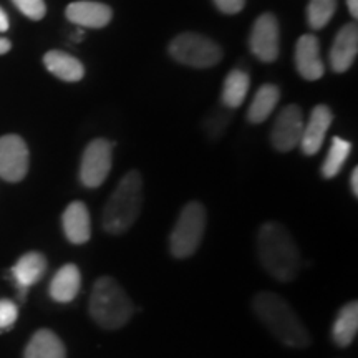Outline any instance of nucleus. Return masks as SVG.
Returning <instances> with one entry per match:
<instances>
[{
    "label": "nucleus",
    "instance_id": "nucleus-23",
    "mask_svg": "<svg viewBox=\"0 0 358 358\" xmlns=\"http://www.w3.org/2000/svg\"><path fill=\"white\" fill-rule=\"evenodd\" d=\"M350 141L335 136L332 140V145H330L329 155H327L324 164H322V176L325 179H332L337 176V174L342 171L348 156H350Z\"/></svg>",
    "mask_w": 358,
    "mask_h": 358
},
{
    "label": "nucleus",
    "instance_id": "nucleus-8",
    "mask_svg": "<svg viewBox=\"0 0 358 358\" xmlns=\"http://www.w3.org/2000/svg\"><path fill=\"white\" fill-rule=\"evenodd\" d=\"M29 148L17 134L0 138V178L8 182H19L29 171Z\"/></svg>",
    "mask_w": 358,
    "mask_h": 358
},
{
    "label": "nucleus",
    "instance_id": "nucleus-13",
    "mask_svg": "<svg viewBox=\"0 0 358 358\" xmlns=\"http://www.w3.org/2000/svg\"><path fill=\"white\" fill-rule=\"evenodd\" d=\"M45 272H47V259H45L43 254L37 252V250L24 254L19 261L13 264L10 274L22 301L25 299L27 290L37 284L45 275Z\"/></svg>",
    "mask_w": 358,
    "mask_h": 358
},
{
    "label": "nucleus",
    "instance_id": "nucleus-29",
    "mask_svg": "<svg viewBox=\"0 0 358 358\" xmlns=\"http://www.w3.org/2000/svg\"><path fill=\"white\" fill-rule=\"evenodd\" d=\"M8 30V17L7 13L0 8V32H7Z\"/></svg>",
    "mask_w": 358,
    "mask_h": 358
},
{
    "label": "nucleus",
    "instance_id": "nucleus-20",
    "mask_svg": "<svg viewBox=\"0 0 358 358\" xmlns=\"http://www.w3.org/2000/svg\"><path fill=\"white\" fill-rule=\"evenodd\" d=\"M358 332V303L352 301L340 308V312L335 317L332 327V338L335 345L345 348L352 345Z\"/></svg>",
    "mask_w": 358,
    "mask_h": 358
},
{
    "label": "nucleus",
    "instance_id": "nucleus-6",
    "mask_svg": "<svg viewBox=\"0 0 358 358\" xmlns=\"http://www.w3.org/2000/svg\"><path fill=\"white\" fill-rule=\"evenodd\" d=\"M169 55L192 69H209L219 64L222 50L216 42L199 34H181L169 43Z\"/></svg>",
    "mask_w": 358,
    "mask_h": 358
},
{
    "label": "nucleus",
    "instance_id": "nucleus-4",
    "mask_svg": "<svg viewBox=\"0 0 358 358\" xmlns=\"http://www.w3.org/2000/svg\"><path fill=\"white\" fill-rule=\"evenodd\" d=\"M143 208V178L129 171L120 179L103 211V229L108 234H123L140 217Z\"/></svg>",
    "mask_w": 358,
    "mask_h": 358
},
{
    "label": "nucleus",
    "instance_id": "nucleus-19",
    "mask_svg": "<svg viewBox=\"0 0 358 358\" xmlns=\"http://www.w3.org/2000/svg\"><path fill=\"white\" fill-rule=\"evenodd\" d=\"M47 70L64 82H80L85 75V69L78 58L60 50H50L43 57Z\"/></svg>",
    "mask_w": 358,
    "mask_h": 358
},
{
    "label": "nucleus",
    "instance_id": "nucleus-24",
    "mask_svg": "<svg viewBox=\"0 0 358 358\" xmlns=\"http://www.w3.org/2000/svg\"><path fill=\"white\" fill-rule=\"evenodd\" d=\"M337 10V0H310L307 7V22L313 30H320L332 20Z\"/></svg>",
    "mask_w": 358,
    "mask_h": 358
},
{
    "label": "nucleus",
    "instance_id": "nucleus-7",
    "mask_svg": "<svg viewBox=\"0 0 358 358\" xmlns=\"http://www.w3.org/2000/svg\"><path fill=\"white\" fill-rule=\"evenodd\" d=\"M113 164V145L108 140H93L85 148L80 164V181L85 187H98L105 182Z\"/></svg>",
    "mask_w": 358,
    "mask_h": 358
},
{
    "label": "nucleus",
    "instance_id": "nucleus-17",
    "mask_svg": "<svg viewBox=\"0 0 358 358\" xmlns=\"http://www.w3.org/2000/svg\"><path fill=\"white\" fill-rule=\"evenodd\" d=\"M82 287V274L75 264H65L53 275L50 282V297L58 303H69L75 301Z\"/></svg>",
    "mask_w": 358,
    "mask_h": 358
},
{
    "label": "nucleus",
    "instance_id": "nucleus-31",
    "mask_svg": "<svg viewBox=\"0 0 358 358\" xmlns=\"http://www.w3.org/2000/svg\"><path fill=\"white\" fill-rule=\"evenodd\" d=\"M10 47H12V45L7 38L0 37V55H6V53L10 50Z\"/></svg>",
    "mask_w": 358,
    "mask_h": 358
},
{
    "label": "nucleus",
    "instance_id": "nucleus-10",
    "mask_svg": "<svg viewBox=\"0 0 358 358\" xmlns=\"http://www.w3.org/2000/svg\"><path fill=\"white\" fill-rule=\"evenodd\" d=\"M279 24L272 13H262L252 27V32L249 37L250 52L259 60L271 64L279 57Z\"/></svg>",
    "mask_w": 358,
    "mask_h": 358
},
{
    "label": "nucleus",
    "instance_id": "nucleus-18",
    "mask_svg": "<svg viewBox=\"0 0 358 358\" xmlns=\"http://www.w3.org/2000/svg\"><path fill=\"white\" fill-rule=\"evenodd\" d=\"M24 358H66V350L55 332L40 329L27 343Z\"/></svg>",
    "mask_w": 358,
    "mask_h": 358
},
{
    "label": "nucleus",
    "instance_id": "nucleus-14",
    "mask_svg": "<svg viewBox=\"0 0 358 358\" xmlns=\"http://www.w3.org/2000/svg\"><path fill=\"white\" fill-rule=\"evenodd\" d=\"M358 53V27L347 24L340 29L330 50V65L337 73L347 71L355 62Z\"/></svg>",
    "mask_w": 358,
    "mask_h": 358
},
{
    "label": "nucleus",
    "instance_id": "nucleus-2",
    "mask_svg": "<svg viewBox=\"0 0 358 358\" xmlns=\"http://www.w3.org/2000/svg\"><path fill=\"white\" fill-rule=\"evenodd\" d=\"M252 310L262 325L284 347L307 348L310 345L312 338L307 327L303 325L292 306L279 294L268 290L259 292L252 301Z\"/></svg>",
    "mask_w": 358,
    "mask_h": 358
},
{
    "label": "nucleus",
    "instance_id": "nucleus-5",
    "mask_svg": "<svg viewBox=\"0 0 358 358\" xmlns=\"http://www.w3.org/2000/svg\"><path fill=\"white\" fill-rule=\"evenodd\" d=\"M206 209L201 203H187L174 224L169 236V250L176 259H187L194 256L203 243L206 231Z\"/></svg>",
    "mask_w": 358,
    "mask_h": 358
},
{
    "label": "nucleus",
    "instance_id": "nucleus-3",
    "mask_svg": "<svg viewBox=\"0 0 358 358\" xmlns=\"http://www.w3.org/2000/svg\"><path fill=\"white\" fill-rule=\"evenodd\" d=\"M90 315L103 330H120L131 320L134 303L113 277H100L90 295Z\"/></svg>",
    "mask_w": 358,
    "mask_h": 358
},
{
    "label": "nucleus",
    "instance_id": "nucleus-26",
    "mask_svg": "<svg viewBox=\"0 0 358 358\" xmlns=\"http://www.w3.org/2000/svg\"><path fill=\"white\" fill-rule=\"evenodd\" d=\"M19 319V306L10 299H0V332L8 330Z\"/></svg>",
    "mask_w": 358,
    "mask_h": 358
},
{
    "label": "nucleus",
    "instance_id": "nucleus-27",
    "mask_svg": "<svg viewBox=\"0 0 358 358\" xmlns=\"http://www.w3.org/2000/svg\"><path fill=\"white\" fill-rule=\"evenodd\" d=\"M216 7L224 13H239L245 6V0H214Z\"/></svg>",
    "mask_w": 358,
    "mask_h": 358
},
{
    "label": "nucleus",
    "instance_id": "nucleus-1",
    "mask_svg": "<svg viewBox=\"0 0 358 358\" xmlns=\"http://www.w3.org/2000/svg\"><path fill=\"white\" fill-rule=\"evenodd\" d=\"M261 266L277 282H292L301 271V252L292 234L279 222H266L257 232Z\"/></svg>",
    "mask_w": 358,
    "mask_h": 358
},
{
    "label": "nucleus",
    "instance_id": "nucleus-25",
    "mask_svg": "<svg viewBox=\"0 0 358 358\" xmlns=\"http://www.w3.org/2000/svg\"><path fill=\"white\" fill-rule=\"evenodd\" d=\"M13 6L32 20H42L47 13L43 0H12Z\"/></svg>",
    "mask_w": 358,
    "mask_h": 358
},
{
    "label": "nucleus",
    "instance_id": "nucleus-11",
    "mask_svg": "<svg viewBox=\"0 0 358 358\" xmlns=\"http://www.w3.org/2000/svg\"><path fill=\"white\" fill-rule=\"evenodd\" d=\"M295 66L302 78L315 82L324 77V62L320 57V43L313 35H302L295 45Z\"/></svg>",
    "mask_w": 358,
    "mask_h": 358
},
{
    "label": "nucleus",
    "instance_id": "nucleus-21",
    "mask_svg": "<svg viewBox=\"0 0 358 358\" xmlns=\"http://www.w3.org/2000/svg\"><path fill=\"white\" fill-rule=\"evenodd\" d=\"M280 100V90L275 85H262L257 90L256 96H254L252 103H250L248 111V120L250 123L257 124L266 122L272 111L275 110L277 103Z\"/></svg>",
    "mask_w": 358,
    "mask_h": 358
},
{
    "label": "nucleus",
    "instance_id": "nucleus-9",
    "mask_svg": "<svg viewBox=\"0 0 358 358\" xmlns=\"http://www.w3.org/2000/svg\"><path fill=\"white\" fill-rule=\"evenodd\" d=\"M302 110L297 105H287L277 116L271 133L272 146L280 153H287L301 145L303 133Z\"/></svg>",
    "mask_w": 358,
    "mask_h": 358
},
{
    "label": "nucleus",
    "instance_id": "nucleus-28",
    "mask_svg": "<svg viewBox=\"0 0 358 358\" xmlns=\"http://www.w3.org/2000/svg\"><path fill=\"white\" fill-rule=\"evenodd\" d=\"M350 187H352V192L353 196H358V168H353L352 171V176H350Z\"/></svg>",
    "mask_w": 358,
    "mask_h": 358
},
{
    "label": "nucleus",
    "instance_id": "nucleus-22",
    "mask_svg": "<svg viewBox=\"0 0 358 358\" xmlns=\"http://www.w3.org/2000/svg\"><path fill=\"white\" fill-rule=\"evenodd\" d=\"M249 92V75L243 70H232L222 87V103L227 108H239Z\"/></svg>",
    "mask_w": 358,
    "mask_h": 358
},
{
    "label": "nucleus",
    "instance_id": "nucleus-12",
    "mask_svg": "<svg viewBox=\"0 0 358 358\" xmlns=\"http://www.w3.org/2000/svg\"><path fill=\"white\" fill-rule=\"evenodd\" d=\"M334 115L330 111L329 106L325 105H317L315 108L312 110L310 120H308L307 124H303V133L301 146L303 155L313 156L320 151L322 145H324L327 131H329L330 124H332Z\"/></svg>",
    "mask_w": 358,
    "mask_h": 358
},
{
    "label": "nucleus",
    "instance_id": "nucleus-30",
    "mask_svg": "<svg viewBox=\"0 0 358 358\" xmlns=\"http://www.w3.org/2000/svg\"><path fill=\"white\" fill-rule=\"evenodd\" d=\"M347 6H348V10H350L353 19H357L358 17V0H347Z\"/></svg>",
    "mask_w": 358,
    "mask_h": 358
},
{
    "label": "nucleus",
    "instance_id": "nucleus-15",
    "mask_svg": "<svg viewBox=\"0 0 358 358\" xmlns=\"http://www.w3.org/2000/svg\"><path fill=\"white\" fill-rule=\"evenodd\" d=\"M65 15L71 24L85 27V29H103L110 24L113 12L105 3L80 0L66 7Z\"/></svg>",
    "mask_w": 358,
    "mask_h": 358
},
{
    "label": "nucleus",
    "instance_id": "nucleus-16",
    "mask_svg": "<svg viewBox=\"0 0 358 358\" xmlns=\"http://www.w3.org/2000/svg\"><path fill=\"white\" fill-rule=\"evenodd\" d=\"M62 226L66 239L71 244H85L92 237V221H90L88 208L80 201L69 204L62 216Z\"/></svg>",
    "mask_w": 358,
    "mask_h": 358
}]
</instances>
